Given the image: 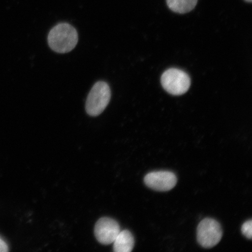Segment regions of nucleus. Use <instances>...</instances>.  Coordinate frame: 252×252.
Here are the masks:
<instances>
[{
  "instance_id": "nucleus-1",
  "label": "nucleus",
  "mask_w": 252,
  "mask_h": 252,
  "mask_svg": "<svg viewBox=\"0 0 252 252\" xmlns=\"http://www.w3.org/2000/svg\"><path fill=\"white\" fill-rule=\"evenodd\" d=\"M47 40L53 51L59 53L70 52L78 43L77 31L68 23L59 24L50 30Z\"/></svg>"
},
{
  "instance_id": "nucleus-2",
  "label": "nucleus",
  "mask_w": 252,
  "mask_h": 252,
  "mask_svg": "<svg viewBox=\"0 0 252 252\" xmlns=\"http://www.w3.org/2000/svg\"><path fill=\"white\" fill-rule=\"evenodd\" d=\"M111 98V91L108 83L100 81L94 84L88 94L86 109L91 116H99L104 111Z\"/></svg>"
},
{
  "instance_id": "nucleus-3",
  "label": "nucleus",
  "mask_w": 252,
  "mask_h": 252,
  "mask_svg": "<svg viewBox=\"0 0 252 252\" xmlns=\"http://www.w3.org/2000/svg\"><path fill=\"white\" fill-rule=\"evenodd\" d=\"M161 84L163 89L170 94L181 95L189 90L191 81L185 71L177 68H171L163 72Z\"/></svg>"
},
{
  "instance_id": "nucleus-4",
  "label": "nucleus",
  "mask_w": 252,
  "mask_h": 252,
  "mask_svg": "<svg viewBox=\"0 0 252 252\" xmlns=\"http://www.w3.org/2000/svg\"><path fill=\"white\" fill-rule=\"evenodd\" d=\"M222 236L219 222L213 219H205L198 225L197 238L198 244L205 248H212L218 244Z\"/></svg>"
},
{
  "instance_id": "nucleus-5",
  "label": "nucleus",
  "mask_w": 252,
  "mask_h": 252,
  "mask_svg": "<svg viewBox=\"0 0 252 252\" xmlns=\"http://www.w3.org/2000/svg\"><path fill=\"white\" fill-rule=\"evenodd\" d=\"M121 231L118 222L108 217H103L97 220L94 229L97 241L105 245L113 244Z\"/></svg>"
},
{
  "instance_id": "nucleus-6",
  "label": "nucleus",
  "mask_w": 252,
  "mask_h": 252,
  "mask_svg": "<svg viewBox=\"0 0 252 252\" xmlns=\"http://www.w3.org/2000/svg\"><path fill=\"white\" fill-rule=\"evenodd\" d=\"M144 182L148 187L157 191L171 190L177 183L174 173L170 171L152 172L145 176Z\"/></svg>"
},
{
  "instance_id": "nucleus-7",
  "label": "nucleus",
  "mask_w": 252,
  "mask_h": 252,
  "mask_svg": "<svg viewBox=\"0 0 252 252\" xmlns=\"http://www.w3.org/2000/svg\"><path fill=\"white\" fill-rule=\"evenodd\" d=\"M113 244L116 252H130L134 246V236L128 230H124L119 232Z\"/></svg>"
},
{
  "instance_id": "nucleus-8",
  "label": "nucleus",
  "mask_w": 252,
  "mask_h": 252,
  "mask_svg": "<svg viewBox=\"0 0 252 252\" xmlns=\"http://www.w3.org/2000/svg\"><path fill=\"white\" fill-rule=\"evenodd\" d=\"M198 0H166L167 5L173 12L186 14L193 10Z\"/></svg>"
},
{
  "instance_id": "nucleus-9",
  "label": "nucleus",
  "mask_w": 252,
  "mask_h": 252,
  "mask_svg": "<svg viewBox=\"0 0 252 252\" xmlns=\"http://www.w3.org/2000/svg\"><path fill=\"white\" fill-rule=\"evenodd\" d=\"M241 231L248 239H251L252 237V220H247L242 226Z\"/></svg>"
},
{
  "instance_id": "nucleus-10",
  "label": "nucleus",
  "mask_w": 252,
  "mask_h": 252,
  "mask_svg": "<svg viewBox=\"0 0 252 252\" xmlns=\"http://www.w3.org/2000/svg\"><path fill=\"white\" fill-rule=\"evenodd\" d=\"M9 251L8 246L6 242L0 238V252H7Z\"/></svg>"
},
{
  "instance_id": "nucleus-11",
  "label": "nucleus",
  "mask_w": 252,
  "mask_h": 252,
  "mask_svg": "<svg viewBox=\"0 0 252 252\" xmlns=\"http://www.w3.org/2000/svg\"><path fill=\"white\" fill-rule=\"evenodd\" d=\"M245 1L248 2H251L252 0H245Z\"/></svg>"
}]
</instances>
